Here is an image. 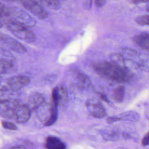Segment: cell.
Returning a JSON list of instances; mask_svg holds the SVG:
<instances>
[{
    "label": "cell",
    "instance_id": "27",
    "mask_svg": "<svg viewBox=\"0 0 149 149\" xmlns=\"http://www.w3.org/2000/svg\"><path fill=\"white\" fill-rule=\"evenodd\" d=\"M98 95L99 96V97L104 101L107 102H109V100H108L107 96L106 95V94L104 93H101V92H98L97 93Z\"/></svg>",
    "mask_w": 149,
    "mask_h": 149
},
{
    "label": "cell",
    "instance_id": "15",
    "mask_svg": "<svg viewBox=\"0 0 149 149\" xmlns=\"http://www.w3.org/2000/svg\"><path fill=\"white\" fill-rule=\"evenodd\" d=\"M100 134L104 140L107 141H115L119 137V133L117 129L115 128H106L100 131Z\"/></svg>",
    "mask_w": 149,
    "mask_h": 149
},
{
    "label": "cell",
    "instance_id": "30",
    "mask_svg": "<svg viewBox=\"0 0 149 149\" xmlns=\"http://www.w3.org/2000/svg\"><path fill=\"white\" fill-rule=\"evenodd\" d=\"M10 149H26V148L23 146H17L13 147Z\"/></svg>",
    "mask_w": 149,
    "mask_h": 149
},
{
    "label": "cell",
    "instance_id": "26",
    "mask_svg": "<svg viewBox=\"0 0 149 149\" xmlns=\"http://www.w3.org/2000/svg\"><path fill=\"white\" fill-rule=\"evenodd\" d=\"M141 144L144 146H148L149 144V132L147 133L143 137L141 140Z\"/></svg>",
    "mask_w": 149,
    "mask_h": 149
},
{
    "label": "cell",
    "instance_id": "12",
    "mask_svg": "<svg viewBox=\"0 0 149 149\" xmlns=\"http://www.w3.org/2000/svg\"><path fill=\"white\" fill-rule=\"evenodd\" d=\"M133 41L140 48L149 52V32H143L135 36Z\"/></svg>",
    "mask_w": 149,
    "mask_h": 149
},
{
    "label": "cell",
    "instance_id": "24",
    "mask_svg": "<svg viewBox=\"0 0 149 149\" xmlns=\"http://www.w3.org/2000/svg\"><path fill=\"white\" fill-rule=\"evenodd\" d=\"M2 126L6 129H9V130L17 129V127L14 123H13L12 122H7V121H3L2 122Z\"/></svg>",
    "mask_w": 149,
    "mask_h": 149
},
{
    "label": "cell",
    "instance_id": "33",
    "mask_svg": "<svg viewBox=\"0 0 149 149\" xmlns=\"http://www.w3.org/2000/svg\"><path fill=\"white\" fill-rule=\"evenodd\" d=\"M3 35H4V34L1 33V32H0V40H1H1H2V37H3Z\"/></svg>",
    "mask_w": 149,
    "mask_h": 149
},
{
    "label": "cell",
    "instance_id": "21",
    "mask_svg": "<svg viewBox=\"0 0 149 149\" xmlns=\"http://www.w3.org/2000/svg\"><path fill=\"white\" fill-rule=\"evenodd\" d=\"M42 6L44 5L45 6L53 9L56 10L60 8L61 3L60 2L58 1H55V0H42L38 1Z\"/></svg>",
    "mask_w": 149,
    "mask_h": 149
},
{
    "label": "cell",
    "instance_id": "7",
    "mask_svg": "<svg viewBox=\"0 0 149 149\" xmlns=\"http://www.w3.org/2000/svg\"><path fill=\"white\" fill-rule=\"evenodd\" d=\"M86 104L90 113L94 118L100 119L106 116L107 113L105 108L97 100H88Z\"/></svg>",
    "mask_w": 149,
    "mask_h": 149
},
{
    "label": "cell",
    "instance_id": "35",
    "mask_svg": "<svg viewBox=\"0 0 149 149\" xmlns=\"http://www.w3.org/2000/svg\"><path fill=\"white\" fill-rule=\"evenodd\" d=\"M1 76H0V83H1Z\"/></svg>",
    "mask_w": 149,
    "mask_h": 149
},
{
    "label": "cell",
    "instance_id": "9",
    "mask_svg": "<svg viewBox=\"0 0 149 149\" xmlns=\"http://www.w3.org/2000/svg\"><path fill=\"white\" fill-rule=\"evenodd\" d=\"M31 115V109L27 104H19L16 107L14 114L16 121L23 123L28 121Z\"/></svg>",
    "mask_w": 149,
    "mask_h": 149
},
{
    "label": "cell",
    "instance_id": "17",
    "mask_svg": "<svg viewBox=\"0 0 149 149\" xmlns=\"http://www.w3.org/2000/svg\"><path fill=\"white\" fill-rule=\"evenodd\" d=\"M110 59H111V61H110L111 62H113V63L117 65L118 66L121 67L122 68H123V69H125L126 70H127V72H130L127 68L126 60L124 59V58L122 56V55L120 54L113 53V54H111Z\"/></svg>",
    "mask_w": 149,
    "mask_h": 149
},
{
    "label": "cell",
    "instance_id": "1",
    "mask_svg": "<svg viewBox=\"0 0 149 149\" xmlns=\"http://www.w3.org/2000/svg\"><path fill=\"white\" fill-rule=\"evenodd\" d=\"M93 69L101 77L117 83L130 80L132 73L109 61H102L92 65Z\"/></svg>",
    "mask_w": 149,
    "mask_h": 149
},
{
    "label": "cell",
    "instance_id": "20",
    "mask_svg": "<svg viewBox=\"0 0 149 149\" xmlns=\"http://www.w3.org/2000/svg\"><path fill=\"white\" fill-rule=\"evenodd\" d=\"M58 118V109L57 107L54 106L52 104H51L50 115L48 119L45 122L44 125L46 126H49L53 125L56 120Z\"/></svg>",
    "mask_w": 149,
    "mask_h": 149
},
{
    "label": "cell",
    "instance_id": "28",
    "mask_svg": "<svg viewBox=\"0 0 149 149\" xmlns=\"http://www.w3.org/2000/svg\"><path fill=\"white\" fill-rule=\"evenodd\" d=\"M95 3L97 7H101L104 5V3H105V1H101V0H97L95 1Z\"/></svg>",
    "mask_w": 149,
    "mask_h": 149
},
{
    "label": "cell",
    "instance_id": "3",
    "mask_svg": "<svg viewBox=\"0 0 149 149\" xmlns=\"http://www.w3.org/2000/svg\"><path fill=\"white\" fill-rule=\"evenodd\" d=\"M5 25L13 34L22 40L28 42H32L36 40L35 34L29 27L12 22H8Z\"/></svg>",
    "mask_w": 149,
    "mask_h": 149
},
{
    "label": "cell",
    "instance_id": "11",
    "mask_svg": "<svg viewBox=\"0 0 149 149\" xmlns=\"http://www.w3.org/2000/svg\"><path fill=\"white\" fill-rule=\"evenodd\" d=\"M1 41H3L4 43L12 51L19 53L23 54L26 52V49L25 47L17 40L13 38L12 37H9L6 35H3Z\"/></svg>",
    "mask_w": 149,
    "mask_h": 149
},
{
    "label": "cell",
    "instance_id": "32",
    "mask_svg": "<svg viewBox=\"0 0 149 149\" xmlns=\"http://www.w3.org/2000/svg\"><path fill=\"white\" fill-rule=\"evenodd\" d=\"M146 10L149 12V3H148L146 6Z\"/></svg>",
    "mask_w": 149,
    "mask_h": 149
},
{
    "label": "cell",
    "instance_id": "29",
    "mask_svg": "<svg viewBox=\"0 0 149 149\" xmlns=\"http://www.w3.org/2000/svg\"><path fill=\"white\" fill-rule=\"evenodd\" d=\"M5 6H4V5L0 2V17H1V15L5 9Z\"/></svg>",
    "mask_w": 149,
    "mask_h": 149
},
{
    "label": "cell",
    "instance_id": "4",
    "mask_svg": "<svg viewBox=\"0 0 149 149\" xmlns=\"http://www.w3.org/2000/svg\"><path fill=\"white\" fill-rule=\"evenodd\" d=\"M125 59L129 61L141 69L149 70V59L143 58L141 55L135 50L130 48H122L120 54Z\"/></svg>",
    "mask_w": 149,
    "mask_h": 149
},
{
    "label": "cell",
    "instance_id": "31",
    "mask_svg": "<svg viewBox=\"0 0 149 149\" xmlns=\"http://www.w3.org/2000/svg\"><path fill=\"white\" fill-rule=\"evenodd\" d=\"M3 26V22H2V20L1 19V17H0V27H2Z\"/></svg>",
    "mask_w": 149,
    "mask_h": 149
},
{
    "label": "cell",
    "instance_id": "2",
    "mask_svg": "<svg viewBox=\"0 0 149 149\" xmlns=\"http://www.w3.org/2000/svg\"><path fill=\"white\" fill-rule=\"evenodd\" d=\"M2 19L3 24L8 22H12L30 27L36 24L35 20L26 12L15 7H5L2 15Z\"/></svg>",
    "mask_w": 149,
    "mask_h": 149
},
{
    "label": "cell",
    "instance_id": "23",
    "mask_svg": "<svg viewBox=\"0 0 149 149\" xmlns=\"http://www.w3.org/2000/svg\"><path fill=\"white\" fill-rule=\"evenodd\" d=\"M135 21L138 24L141 26H149V15L139 16L135 19Z\"/></svg>",
    "mask_w": 149,
    "mask_h": 149
},
{
    "label": "cell",
    "instance_id": "34",
    "mask_svg": "<svg viewBox=\"0 0 149 149\" xmlns=\"http://www.w3.org/2000/svg\"><path fill=\"white\" fill-rule=\"evenodd\" d=\"M117 149H125V148H122V147H119V148H117Z\"/></svg>",
    "mask_w": 149,
    "mask_h": 149
},
{
    "label": "cell",
    "instance_id": "16",
    "mask_svg": "<svg viewBox=\"0 0 149 149\" xmlns=\"http://www.w3.org/2000/svg\"><path fill=\"white\" fill-rule=\"evenodd\" d=\"M77 87L82 89H87L90 87L91 81L88 77L82 72H77L76 74Z\"/></svg>",
    "mask_w": 149,
    "mask_h": 149
},
{
    "label": "cell",
    "instance_id": "10",
    "mask_svg": "<svg viewBox=\"0 0 149 149\" xmlns=\"http://www.w3.org/2000/svg\"><path fill=\"white\" fill-rule=\"evenodd\" d=\"M67 97V93L65 88L60 86L59 87H55L52 92V104L58 107L59 105H61L65 102Z\"/></svg>",
    "mask_w": 149,
    "mask_h": 149
},
{
    "label": "cell",
    "instance_id": "8",
    "mask_svg": "<svg viewBox=\"0 0 149 149\" xmlns=\"http://www.w3.org/2000/svg\"><path fill=\"white\" fill-rule=\"evenodd\" d=\"M19 104L15 99L0 101V115L7 118L14 117L15 109Z\"/></svg>",
    "mask_w": 149,
    "mask_h": 149
},
{
    "label": "cell",
    "instance_id": "13",
    "mask_svg": "<svg viewBox=\"0 0 149 149\" xmlns=\"http://www.w3.org/2000/svg\"><path fill=\"white\" fill-rule=\"evenodd\" d=\"M45 97L40 93L32 94L28 99V106L30 109L35 111L38 107L45 104Z\"/></svg>",
    "mask_w": 149,
    "mask_h": 149
},
{
    "label": "cell",
    "instance_id": "6",
    "mask_svg": "<svg viewBox=\"0 0 149 149\" xmlns=\"http://www.w3.org/2000/svg\"><path fill=\"white\" fill-rule=\"evenodd\" d=\"M21 3L26 9L40 19H44L48 16V12L38 1L24 0L21 1Z\"/></svg>",
    "mask_w": 149,
    "mask_h": 149
},
{
    "label": "cell",
    "instance_id": "18",
    "mask_svg": "<svg viewBox=\"0 0 149 149\" xmlns=\"http://www.w3.org/2000/svg\"><path fill=\"white\" fill-rule=\"evenodd\" d=\"M120 120H125L132 122H137L140 119V115L133 111H126L120 113L118 115Z\"/></svg>",
    "mask_w": 149,
    "mask_h": 149
},
{
    "label": "cell",
    "instance_id": "14",
    "mask_svg": "<svg viewBox=\"0 0 149 149\" xmlns=\"http://www.w3.org/2000/svg\"><path fill=\"white\" fill-rule=\"evenodd\" d=\"M45 148L47 149H66V145L59 138L48 136L46 139Z\"/></svg>",
    "mask_w": 149,
    "mask_h": 149
},
{
    "label": "cell",
    "instance_id": "22",
    "mask_svg": "<svg viewBox=\"0 0 149 149\" xmlns=\"http://www.w3.org/2000/svg\"><path fill=\"white\" fill-rule=\"evenodd\" d=\"M125 95V87L123 86H118L113 91L114 99L118 102H122Z\"/></svg>",
    "mask_w": 149,
    "mask_h": 149
},
{
    "label": "cell",
    "instance_id": "5",
    "mask_svg": "<svg viewBox=\"0 0 149 149\" xmlns=\"http://www.w3.org/2000/svg\"><path fill=\"white\" fill-rule=\"evenodd\" d=\"M30 83V79L26 76H17L10 77L5 81V83L1 91H16L22 87L28 85Z\"/></svg>",
    "mask_w": 149,
    "mask_h": 149
},
{
    "label": "cell",
    "instance_id": "19",
    "mask_svg": "<svg viewBox=\"0 0 149 149\" xmlns=\"http://www.w3.org/2000/svg\"><path fill=\"white\" fill-rule=\"evenodd\" d=\"M14 59L12 55L6 49L0 48V63H13Z\"/></svg>",
    "mask_w": 149,
    "mask_h": 149
},
{
    "label": "cell",
    "instance_id": "25",
    "mask_svg": "<svg viewBox=\"0 0 149 149\" xmlns=\"http://www.w3.org/2000/svg\"><path fill=\"white\" fill-rule=\"evenodd\" d=\"M119 120H120V119L119 117H118V116L108 117L106 120L107 122L109 124H112V123H113L114 122H118Z\"/></svg>",
    "mask_w": 149,
    "mask_h": 149
}]
</instances>
